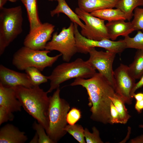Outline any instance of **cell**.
Returning <instances> with one entry per match:
<instances>
[{
  "instance_id": "cell-1",
  "label": "cell",
  "mask_w": 143,
  "mask_h": 143,
  "mask_svg": "<svg viewBox=\"0 0 143 143\" xmlns=\"http://www.w3.org/2000/svg\"><path fill=\"white\" fill-rule=\"evenodd\" d=\"M70 85L81 86L87 91L91 119L104 124H111L112 101L110 97L116 93L113 86L102 74L96 73L89 78H75Z\"/></svg>"
},
{
  "instance_id": "cell-2",
  "label": "cell",
  "mask_w": 143,
  "mask_h": 143,
  "mask_svg": "<svg viewBox=\"0 0 143 143\" xmlns=\"http://www.w3.org/2000/svg\"><path fill=\"white\" fill-rule=\"evenodd\" d=\"M17 98L25 110L41 124L46 131L48 124L50 97L39 86L30 88L22 86L13 87Z\"/></svg>"
},
{
  "instance_id": "cell-3",
  "label": "cell",
  "mask_w": 143,
  "mask_h": 143,
  "mask_svg": "<svg viewBox=\"0 0 143 143\" xmlns=\"http://www.w3.org/2000/svg\"><path fill=\"white\" fill-rule=\"evenodd\" d=\"M96 69L88 62L78 58L71 62H66L57 65L51 74L47 76L50 81V87L47 91L51 92L59 87L60 84L72 78L88 79L96 73Z\"/></svg>"
},
{
  "instance_id": "cell-4",
  "label": "cell",
  "mask_w": 143,
  "mask_h": 143,
  "mask_svg": "<svg viewBox=\"0 0 143 143\" xmlns=\"http://www.w3.org/2000/svg\"><path fill=\"white\" fill-rule=\"evenodd\" d=\"M59 87L50 97L48 110V124L46 133L54 142L57 143L67 133V114L70 108L69 104L60 96Z\"/></svg>"
},
{
  "instance_id": "cell-5",
  "label": "cell",
  "mask_w": 143,
  "mask_h": 143,
  "mask_svg": "<svg viewBox=\"0 0 143 143\" xmlns=\"http://www.w3.org/2000/svg\"><path fill=\"white\" fill-rule=\"evenodd\" d=\"M21 6L0 9V55L23 31Z\"/></svg>"
},
{
  "instance_id": "cell-6",
  "label": "cell",
  "mask_w": 143,
  "mask_h": 143,
  "mask_svg": "<svg viewBox=\"0 0 143 143\" xmlns=\"http://www.w3.org/2000/svg\"><path fill=\"white\" fill-rule=\"evenodd\" d=\"M50 52V51L46 50H34L24 46L14 54L12 64L19 70H25L28 67H33L42 71L45 68L52 66L62 56L60 53L50 56L48 54Z\"/></svg>"
},
{
  "instance_id": "cell-7",
  "label": "cell",
  "mask_w": 143,
  "mask_h": 143,
  "mask_svg": "<svg viewBox=\"0 0 143 143\" xmlns=\"http://www.w3.org/2000/svg\"><path fill=\"white\" fill-rule=\"evenodd\" d=\"M56 50L61 54L63 60L69 62L77 50L74 33V25L72 22L67 28H63L59 34L53 33L51 40L47 43L45 49Z\"/></svg>"
},
{
  "instance_id": "cell-8",
  "label": "cell",
  "mask_w": 143,
  "mask_h": 143,
  "mask_svg": "<svg viewBox=\"0 0 143 143\" xmlns=\"http://www.w3.org/2000/svg\"><path fill=\"white\" fill-rule=\"evenodd\" d=\"M74 33L78 52L85 54L88 53L89 49L92 47H99L116 53L123 52L126 48L123 39L117 41L104 39L97 41L87 39L82 36L78 29V25L74 23Z\"/></svg>"
},
{
  "instance_id": "cell-9",
  "label": "cell",
  "mask_w": 143,
  "mask_h": 143,
  "mask_svg": "<svg viewBox=\"0 0 143 143\" xmlns=\"http://www.w3.org/2000/svg\"><path fill=\"white\" fill-rule=\"evenodd\" d=\"M75 12L85 23V28L81 29V31L82 36L95 41L110 39L104 20L92 15L79 7L75 8Z\"/></svg>"
},
{
  "instance_id": "cell-10",
  "label": "cell",
  "mask_w": 143,
  "mask_h": 143,
  "mask_svg": "<svg viewBox=\"0 0 143 143\" xmlns=\"http://www.w3.org/2000/svg\"><path fill=\"white\" fill-rule=\"evenodd\" d=\"M114 89L116 93L128 105L132 104L133 97L132 91L136 79L133 77L127 65L120 64L114 71Z\"/></svg>"
},
{
  "instance_id": "cell-11",
  "label": "cell",
  "mask_w": 143,
  "mask_h": 143,
  "mask_svg": "<svg viewBox=\"0 0 143 143\" xmlns=\"http://www.w3.org/2000/svg\"><path fill=\"white\" fill-rule=\"evenodd\" d=\"M88 53L90 57L87 60L88 62L107 79L114 88L113 64L116 53L108 51H98L95 47L90 48Z\"/></svg>"
},
{
  "instance_id": "cell-12",
  "label": "cell",
  "mask_w": 143,
  "mask_h": 143,
  "mask_svg": "<svg viewBox=\"0 0 143 143\" xmlns=\"http://www.w3.org/2000/svg\"><path fill=\"white\" fill-rule=\"evenodd\" d=\"M55 26L48 23L42 24L30 31L24 41V46L36 50H43L48 41L51 39L55 30Z\"/></svg>"
},
{
  "instance_id": "cell-13",
  "label": "cell",
  "mask_w": 143,
  "mask_h": 143,
  "mask_svg": "<svg viewBox=\"0 0 143 143\" xmlns=\"http://www.w3.org/2000/svg\"><path fill=\"white\" fill-rule=\"evenodd\" d=\"M0 83L7 87L22 86L30 88L34 86L27 73L17 72L2 64L0 65Z\"/></svg>"
},
{
  "instance_id": "cell-14",
  "label": "cell",
  "mask_w": 143,
  "mask_h": 143,
  "mask_svg": "<svg viewBox=\"0 0 143 143\" xmlns=\"http://www.w3.org/2000/svg\"><path fill=\"white\" fill-rule=\"evenodd\" d=\"M0 106L13 113L21 110L22 105L16 97L13 87H7L0 83Z\"/></svg>"
},
{
  "instance_id": "cell-15",
  "label": "cell",
  "mask_w": 143,
  "mask_h": 143,
  "mask_svg": "<svg viewBox=\"0 0 143 143\" xmlns=\"http://www.w3.org/2000/svg\"><path fill=\"white\" fill-rule=\"evenodd\" d=\"M28 139L24 132L12 124H7L0 129V143H24Z\"/></svg>"
},
{
  "instance_id": "cell-16",
  "label": "cell",
  "mask_w": 143,
  "mask_h": 143,
  "mask_svg": "<svg viewBox=\"0 0 143 143\" xmlns=\"http://www.w3.org/2000/svg\"><path fill=\"white\" fill-rule=\"evenodd\" d=\"M123 20L108 22L105 24L110 39L114 41L119 36L125 37L134 31L131 22Z\"/></svg>"
},
{
  "instance_id": "cell-17",
  "label": "cell",
  "mask_w": 143,
  "mask_h": 143,
  "mask_svg": "<svg viewBox=\"0 0 143 143\" xmlns=\"http://www.w3.org/2000/svg\"><path fill=\"white\" fill-rule=\"evenodd\" d=\"M119 0H78L79 7L89 13L115 7Z\"/></svg>"
},
{
  "instance_id": "cell-18",
  "label": "cell",
  "mask_w": 143,
  "mask_h": 143,
  "mask_svg": "<svg viewBox=\"0 0 143 143\" xmlns=\"http://www.w3.org/2000/svg\"><path fill=\"white\" fill-rule=\"evenodd\" d=\"M58 5L56 8L50 11V15L53 17L56 14L63 13L66 15L72 22L77 24L81 28H84L85 25L80 20L78 15L69 6L65 0H57Z\"/></svg>"
},
{
  "instance_id": "cell-19",
  "label": "cell",
  "mask_w": 143,
  "mask_h": 143,
  "mask_svg": "<svg viewBox=\"0 0 143 143\" xmlns=\"http://www.w3.org/2000/svg\"><path fill=\"white\" fill-rule=\"evenodd\" d=\"M21 2L27 12L30 24V31L32 30L42 23L38 16L37 0H23Z\"/></svg>"
},
{
  "instance_id": "cell-20",
  "label": "cell",
  "mask_w": 143,
  "mask_h": 143,
  "mask_svg": "<svg viewBox=\"0 0 143 143\" xmlns=\"http://www.w3.org/2000/svg\"><path fill=\"white\" fill-rule=\"evenodd\" d=\"M90 14L94 16L108 22L118 20H127L126 15L117 8H105L93 12Z\"/></svg>"
},
{
  "instance_id": "cell-21",
  "label": "cell",
  "mask_w": 143,
  "mask_h": 143,
  "mask_svg": "<svg viewBox=\"0 0 143 143\" xmlns=\"http://www.w3.org/2000/svg\"><path fill=\"white\" fill-rule=\"evenodd\" d=\"M139 6H143V0H119L115 7L123 12L130 21L133 16V11Z\"/></svg>"
},
{
  "instance_id": "cell-22",
  "label": "cell",
  "mask_w": 143,
  "mask_h": 143,
  "mask_svg": "<svg viewBox=\"0 0 143 143\" xmlns=\"http://www.w3.org/2000/svg\"><path fill=\"white\" fill-rule=\"evenodd\" d=\"M130 72L135 79H140L143 74V50H137L132 62L128 66Z\"/></svg>"
},
{
  "instance_id": "cell-23",
  "label": "cell",
  "mask_w": 143,
  "mask_h": 143,
  "mask_svg": "<svg viewBox=\"0 0 143 143\" xmlns=\"http://www.w3.org/2000/svg\"><path fill=\"white\" fill-rule=\"evenodd\" d=\"M110 98L119 114L120 123L124 124L126 123L131 116L125 106V102L116 94L114 97H110Z\"/></svg>"
},
{
  "instance_id": "cell-24",
  "label": "cell",
  "mask_w": 143,
  "mask_h": 143,
  "mask_svg": "<svg viewBox=\"0 0 143 143\" xmlns=\"http://www.w3.org/2000/svg\"><path fill=\"white\" fill-rule=\"evenodd\" d=\"M25 70L26 73L29 76L34 86H39L48 81V79L47 76L42 74L41 71L36 68L28 67Z\"/></svg>"
},
{
  "instance_id": "cell-25",
  "label": "cell",
  "mask_w": 143,
  "mask_h": 143,
  "mask_svg": "<svg viewBox=\"0 0 143 143\" xmlns=\"http://www.w3.org/2000/svg\"><path fill=\"white\" fill-rule=\"evenodd\" d=\"M65 130L72 136L79 143H85L84 135V129L81 125L75 124L73 125H68Z\"/></svg>"
},
{
  "instance_id": "cell-26",
  "label": "cell",
  "mask_w": 143,
  "mask_h": 143,
  "mask_svg": "<svg viewBox=\"0 0 143 143\" xmlns=\"http://www.w3.org/2000/svg\"><path fill=\"white\" fill-rule=\"evenodd\" d=\"M124 40L127 48L143 50V32L140 30L137 31L133 37H131L128 35L124 37Z\"/></svg>"
},
{
  "instance_id": "cell-27",
  "label": "cell",
  "mask_w": 143,
  "mask_h": 143,
  "mask_svg": "<svg viewBox=\"0 0 143 143\" xmlns=\"http://www.w3.org/2000/svg\"><path fill=\"white\" fill-rule=\"evenodd\" d=\"M133 16V19L131 23L134 30H141L143 32V8H136Z\"/></svg>"
},
{
  "instance_id": "cell-28",
  "label": "cell",
  "mask_w": 143,
  "mask_h": 143,
  "mask_svg": "<svg viewBox=\"0 0 143 143\" xmlns=\"http://www.w3.org/2000/svg\"><path fill=\"white\" fill-rule=\"evenodd\" d=\"M33 128L38 135V143H54L48 135L44 128L41 124L34 121Z\"/></svg>"
},
{
  "instance_id": "cell-29",
  "label": "cell",
  "mask_w": 143,
  "mask_h": 143,
  "mask_svg": "<svg viewBox=\"0 0 143 143\" xmlns=\"http://www.w3.org/2000/svg\"><path fill=\"white\" fill-rule=\"evenodd\" d=\"M92 132H90L87 128H85L84 135L86 142L87 143H103L100 136L98 130L95 126L92 128Z\"/></svg>"
},
{
  "instance_id": "cell-30",
  "label": "cell",
  "mask_w": 143,
  "mask_h": 143,
  "mask_svg": "<svg viewBox=\"0 0 143 143\" xmlns=\"http://www.w3.org/2000/svg\"><path fill=\"white\" fill-rule=\"evenodd\" d=\"M81 117V113L80 110L75 107L72 108L67 114V122L69 125H74L80 119Z\"/></svg>"
},
{
  "instance_id": "cell-31",
  "label": "cell",
  "mask_w": 143,
  "mask_h": 143,
  "mask_svg": "<svg viewBox=\"0 0 143 143\" xmlns=\"http://www.w3.org/2000/svg\"><path fill=\"white\" fill-rule=\"evenodd\" d=\"M14 118L12 113L0 106V125L8 121H12Z\"/></svg>"
},
{
  "instance_id": "cell-32",
  "label": "cell",
  "mask_w": 143,
  "mask_h": 143,
  "mask_svg": "<svg viewBox=\"0 0 143 143\" xmlns=\"http://www.w3.org/2000/svg\"><path fill=\"white\" fill-rule=\"evenodd\" d=\"M110 115L111 124L120 123L119 114L112 101L110 104Z\"/></svg>"
},
{
  "instance_id": "cell-33",
  "label": "cell",
  "mask_w": 143,
  "mask_h": 143,
  "mask_svg": "<svg viewBox=\"0 0 143 143\" xmlns=\"http://www.w3.org/2000/svg\"><path fill=\"white\" fill-rule=\"evenodd\" d=\"M140 80L137 83H135L132 91V95H133L136 91L143 86V74L140 79Z\"/></svg>"
},
{
  "instance_id": "cell-34",
  "label": "cell",
  "mask_w": 143,
  "mask_h": 143,
  "mask_svg": "<svg viewBox=\"0 0 143 143\" xmlns=\"http://www.w3.org/2000/svg\"><path fill=\"white\" fill-rule=\"evenodd\" d=\"M135 108L138 113H141L143 110V100L136 101L135 105Z\"/></svg>"
},
{
  "instance_id": "cell-35",
  "label": "cell",
  "mask_w": 143,
  "mask_h": 143,
  "mask_svg": "<svg viewBox=\"0 0 143 143\" xmlns=\"http://www.w3.org/2000/svg\"><path fill=\"white\" fill-rule=\"evenodd\" d=\"M129 143H143V135L131 140Z\"/></svg>"
},
{
  "instance_id": "cell-36",
  "label": "cell",
  "mask_w": 143,
  "mask_h": 143,
  "mask_svg": "<svg viewBox=\"0 0 143 143\" xmlns=\"http://www.w3.org/2000/svg\"><path fill=\"white\" fill-rule=\"evenodd\" d=\"M133 97L135 98L136 101L143 100V93L140 92L137 94L135 93Z\"/></svg>"
},
{
  "instance_id": "cell-37",
  "label": "cell",
  "mask_w": 143,
  "mask_h": 143,
  "mask_svg": "<svg viewBox=\"0 0 143 143\" xmlns=\"http://www.w3.org/2000/svg\"><path fill=\"white\" fill-rule=\"evenodd\" d=\"M38 137L37 133L36 132L34 136L30 141V143H38Z\"/></svg>"
},
{
  "instance_id": "cell-38",
  "label": "cell",
  "mask_w": 143,
  "mask_h": 143,
  "mask_svg": "<svg viewBox=\"0 0 143 143\" xmlns=\"http://www.w3.org/2000/svg\"><path fill=\"white\" fill-rule=\"evenodd\" d=\"M7 1L9 0H0V9L3 7V6Z\"/></svg>"
},
{
  "instance_id": "cell-39",
  "label": "cell",
  "mask_w": 143,
  "mask_h": 143,
  "mask_svg": "<svg viewBox=\"0 0 143 143\" xmlns=\"http://www.w3.org/2000/svg\"><path fill=\"white\" fill-rule=\"evenodd\" d=\"M17 0H9V1L12 2H16ZM23 0H20V1L22 2Z\"/></svg>"
},
{
  "instance_id": "cell-40",
  "label": "cell",
  "mask_w": 143,
  "mask_h": 143,
  "mask_svg": "<svg viewBox=\"0 0 143 143\" xmlns=\"http://www.w3.org/2000/svg\"><path fill=\"white\" fill-rule=\"evenodd\" d=\"M139 127L140 128H143V125H139Z\"/></svg>"
},
{
  "instance_id": "cell-41",
  "label": "cell",
  "mask_w": 143,
  "mask_h": 143,
  "mask_svg": "<svg viewBox=\"0 0 143 143\" xmlns=\"http://www.w3.org/2000/svg\"><path fill=\"white\" fill-rule=\"evenodd\" d=\"M48 0L50 1H57V0Z\"/></svg>"
}]
</instances>
